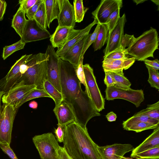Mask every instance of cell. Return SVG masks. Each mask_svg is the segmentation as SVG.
<instances>
[{
	"mask_svg": "<svg viewBox=\"0 0 159 159\" xmlns=\"http://www.w3.org/2000/svg\"><path fill=\"white\" fill-rule=\"evenodd\" d=\"M76 67L68 61L60 59L59 71L61 93L63 100L70 106L76 122L86 127L92 118L100 116L90 98L81 87L76 73Z\"/></svg>",
	"mask_w": 159,
	"mask_h": 159,
	"instance_id": "cell-1",
	"label": "cell"
},
{
	"mask_svg": "<svg viewBox=\"0 0 159 159\" xmlns=\"http://www.w3.org/2000/svg\"><path fill=\"white\" fill-rule=\"evenodd\" d=\"M63 147L72 159H102L98 145L90 136L86 127L76 121L66 126Z\"/></svg>",
	"mask_w": 159,
	"mask_h": 159,
	"instance_id": "cell-2",
	"label": "cell"
},
{
	"mask_svg": "<svg viewBox=\"0 0 159 159\" xmlns=\"http://www.w3.org/2000/svg\"><path fill=\"white\" fill-rule=\"evenodd\" d=\"M159 39L157 30L151 27L140 36L135 38L125 49L127 55L135 60L143 61L149 57L154 58L153 53L158 49Z\"/></svg>",
	"mask_w": 159,
	"mask_h": 159,
	"instance_id": "cell-3",
	"label": "cell"
},
{
	"mask_svg": "<svg viewBox=\"0 0 159 159\" xmlns=\"http://www.w3.org/2000/svg\"><path fill=\"white\" fill-rule=\"evenodd\" d=\"M46 55L39 53L32 55L26 61L27 69L21 77L20 82L24 84L34 85L37 88L43 89V83L47 80Z\"/></svg>",
	"mask_w": 159,
	"mask_h": 159,
	"instance_id": "cell-4",
	"label": "cell"
},
{
	"mask_svg": "<svg viewBox=\"0 0 159 159\" xmlns=\"http://www.w3.org/2000/svg\"><path fill=\"white\" fill-rule=\"evenodd\" d=\"M4 94L0 92V145H10L13 123L18 108L8 104L2 105V98Z\"/></svg>",
	"mask_w": 159,
	"mask_h": 159,
	"instance_id": "cell-5",
	"label": "cell"
},
{
	"mask_svg": "<svg viewBox=\"0 0 159 159\" xmlns=\"http://www.w3.org/2000/svg\"><path fill=\"white\" fill-rule=\"evenodd\" d=\"M32 140L41 159H59L61 146L52 133L35 135Z\"/></svg>",
	"mask_w": 159,
	"mask_h": 159,
	"instance_id": "cell-6",
	"label": "cell"
},
{
	"mask_svg": "<svg viewBox=\"0 0 159 159\" xmlns=\"http://www.w3.org/2000/svg\"><path fill=\"white\" fill-rule=\"evenodd\" d=\"M83 67L86 84L85 91L99 112L104 109L105 99L98 86L93 69L88 64L83 65Z\"/></svg>",
	"mask_w": 159,
	"mask_h": 159,
	"instance_id": "cell-7",
	"label": "cell"
},
{
	"mask_svg": "<svg viewBox=\"0 0 159 159\" xmlns=\"http://www.w3.org/2000/svg\"><path fill=\"white\" fill-rule=\"evenodd\" d=\"M105 92V98L107 100L123 99L133 103L136 107H139L144 99V94L142 89L134 90L130 88L125 89L113 86L107 87Z\"/></svg>",
	"mask_w": 159,
	"mask_h": 159,
	"instance_id": "cell-8",
	"label": "cell"
},
{
	"mask_svg": "<svg viewBox=\"0 0 159 159\" xmlns=\"http://www.w3.org/2000/svg\"><path fill=\"white\" fill-rule=\"evenodd\" d=\"M47 56V80L61 93L59 71L60 58L56 53L54 48L48 45L45 53Z\"/></svg>",
	"mask_w": 159,
	"mask_h": 159,
	"instance_id": "cell-9",
	"label": "cell"
},
{
	"mask_svg": "<svg viewBox=\"0 0 159 159\" xmlns=\"http://www.w3.org/2000/svg\"><path fill=\"white\" fill-rule=\"evenodd\" d=\"M36 88L37 87L35 85H26L21 81L2 95V102L3 103L8 104L19 108L22 101Z\"/></svg>",
	"mask_w": 159,
	"mask_h": 159,
	"instance_id": "cell-10",
	"label": "cell"
},
{
	"mask_svg": "<svg viewBox=\"0 0 159 159\" xmlns=\"http://www.w3.org/2000/svg\"><path fill=\"white\" fill-rule=\"evenodd\" d=\"M32 55L25 54L21 56L11 67L7 75L0 80V92H3L5 93L20 82L22 75L20 73V66Z\"/></svg>",
	"mask_w": 159,
	"mask_h": 159,
	"instance_id": "cell-11",
	"label": "cell"
},
{
	"mask_svg": "<svg viewBox=\"0 0 159 159\" xmlns=\"http://www.w3.org/2000/svg\"><path fill=\"white\" fill-rule=\"evenodd\" d=\"M126 22L125 13L120 17L115 26L108 34L107 45L103 50L104 56L120 48V43L124 34V27Z\"/></svg>",
	"mask_w": 159,
	"mask_h": 159,
	"instance_id": "cell-12",
	"label": "cell"
},
{
	"mask_svg": "<svg viewBox=\"0 0 159 159\" xmlns=\"http://www.w3.org/2000/svg\"><path fill=\"white\" fill-rule=\"evenodd\" d=\"M122 0H102L92 14L98 24H106L110 15L116 9L122 7Z\"/></svg>",
	"mask_w": 159,
	"mask_h": 159,
	"instance_id": "cell-13",
	"label": "cell"
},
{
	"mask_svg": "<svg viewBox=\"0 0 159 159\" xmlns=\"http://www.w3.org/2000/svg\"><path fill=\"white\" fill-rule=\"evenodd\" d=\"M130 144L115 143L99 146L98 150L102 159H121L124 155L134 149Z\"/></svg>",
	"mask_w": 159,
	"mask_h": 159,
	"instance_id": "cell-14",
	"label": "cell"
},
{
	"mask_svg": "<svg viewBox=\"0 0 159 159\" xmlns=\"http://www.w3.org/2000/svg\"><path fill=\"white\" fill-rule=\"evenodd\" d=\"M51 35L47 30L40 28L34 19H28L20 40L26 44L49 38Z\"/></svg>",
	"mask_w": 159,
	"mask_h": 159,
	"instance_id": "cell-15",
	"label": "cell"
},
{
	"mask_svg": "<svg viewBox=\"0 0 159 159\" xmlns=\"http://www.w3.org/2000/svg\"><path fill=\"white\" fill-rule=\"evenodd\" d=\"M59 14L57 19L58 26L74 28L75 25L73 6L68 0H59Z\"/></svg>",
	"mask_w": 159,
	"mask_h": 159,
	"instance_id": "cell-16",
	"label": "cell"
},
{
	"mask_svg": "<svg viewBox=\"0 0 159 159\" xmlns=\"http://www.w3.org/2000/svg\"><path fill=\"white\" fill-rule=\"evenodd\" d=\"M80 30H75L72 27H61L58 25L50 38L51 45L54 48H59L76 35Z\"/></svg>",
	"mask_w": 159,
	"mask_h": 159,
	"instance_id": "cell-17",
	"label": "cell"
},
{
	"mask_svg": "<svg viewBox=\"0 0 159 159\" xmlns=\"http://www.w3.org/2000/svg\"><path fill=\"white\" fill-rule=\"evenodd\" d=\"M91 34L85 36L80 40L71 47L61 58L77 68L79 65L83 47Z\"/></svg>",
	"mask_w": 159,
	"mask_h": 159,
	"instance_id": "cell-18",
	"label": "cell"
},
{
	"mask_svg": "<svg viewBox=\"0 0 159 159\" xmlns=\"http://www.w3.org/2000/svg\"><path fill=\"white\" fill-rule=\"evenodd\" d=\"M53 111L57 119L58 124L63 126L76 121L72 109L69 105L63 100Z\"/></svg>",
	"mask_w": 159,
	"mask_h": 159,
	"instance_id": "cell-19",
	"label": "cell"
},
{
	"mask_svg": "<svg viewBox=\"0 0 159 159\" xmlns=\"http://www.w3.org/2000/svg\"><path fill=\"white\" fill-rule=\"evenodd\" d=\"M135 59L126 57L120 59H104L102 66L104 71H117L126 70L134 63Z\"/></svg>",
	"mask_w": 159,
	"mask_h": 159,
	"instance_id": "cell-20",
	"label": "cell"
},
{
	"mask_svg": "<svg viewBox=\"0 0 159 159\" xmlns=\"http://www.w3.org/2000/svg\"><path fill=\"white\" fill-rule=\"evenodd\" d=\"M98 24L96 20L94 19L92 23L84 29L80 30V32L76 35L71 38L61 47L57 48L56 52L57 55L60 58H61L71 47L80 40L85 36L89 34L92 28L94 25Z\"/></svg>",
	"mask_w": 159,
	"mask_h": 159,
	"instance_id": "cell-21",
	"label": "cell"
},
{
	"mask_svg": "<svg viewBox=\"0 0 159 159\" xmlns=\"http://www.w3.org/2000/svg\"><path fill=\"white\" fill-rule=\"evenodd\" d=\"M159 146V127L154 129L152 133L142 143L132 151L130 157L134 158L137 154Z\"/></svg>",
	"mask_w": 159,
	"mask_h": 159,
	"instance_id": "cell-22",
	"label": "cell"
},
{
	"mask_svg": "<svg viewBox=\"0 0 159 159\" xmlns=\"http://www.w3.org/2000/svg\"><path fill=\"white\" fill-rule=\"evenodd\" d=\"M46 11L47 27L49 28L52 21L57 19L60 12L59 0H44Z\"/></svg>",
	"mask_w": 159,
	"mask_h": 159,
	"instance_id": "cell-23",
	"label": "cell"
},
{
	"mask_svg": "<svg viewBox=\"0 0 159 159\" xmlns=\"http://www.w3.org/2000/svg\"><path fill=\"white\" fill-rule=\"evenodd\" d=\"M25 12L20 6L12 20L11 27L20 38L22 37L28 20L25 18Z\"/></svg>",
	"mask_w": 159,
	"mask_h": 159,
	"instance_id": "cell-24",
	"label": "cell"
},
{
	"mask_svg": "<svg viewBox=\"0 0 159 159\" xmlns=\"http://www.w3.org/2000/svg\"><path fill=\"white\" fill-rule=\"evenodd\" d=\"M138 122H148L156 125H159V120L149 117L147 115L137 112L122 123L123 127L125 130L132 124Z\"/></svg>",
	"mask_w": 159,
	"mask_h": 159,
	"instance_id": "cell-25",
	"label": "cell"
},
{
	"mask_svg": "<svg viewBox=\"0 0 159 159\" xmlns=\"http://www.w3.org/2000/svg\"><path fill=\"white\" fill-rule=\"evenodd\" d=\"M43 89L54 101L55 107H57L63 100L61 93L49 81L46 80L43 83Z\"/></svg>",
	"mask_w": 159,
	"mask_h": 159,
	"instance_id": "cell-26",
	"label": "cell"
},
{
	"mask_svg": "<svg viewBox=\"0 0 159 159\" xmlns=\"http://www.w3.org/2000/svg\"><path fill=\"white\" fill-rule=\"evenodd\" d=\"M108 30L105 24H100L99 28L95 42L93 43L94 51L100 50L106 42Z\"/></svg>",
	"mask_w": 159,
	"mask_h": 159,
	"instance_id": "cell-27",
	"label": "cell"
},
{
	"mask_svg": "<svg viewBox=\"0 0 159 159\" xmlns=\"http://www.w3.org/2000/svg\"><path fill=\"white\" fill-rule=\"evenodd\" d=\"M115 83V87L122 89L130 88L131 83L124 75L123 70L110 71Z\"/></svg>",
	"mask_w": 159,
	"mask_h": 159,
	"instance_id": "cell-28",
	"label": "cell"
},
{
	"mask_svg": "<svg viewBox=\"0 0 159 159\" xmlns=\"http://www.w3.org/2000/svg\"><path fill=\"white\" fill-rule=\"evenodd\" d=\"M34 19L40 28L47 30V24L44 0L39 6L34 16Z\"/></svg>",
	"mask_w": 159,
	"mask_h": 159,
	"instance_id": "cell-29",
	"label": "cell"
},
{
	"mask_svg": "<svg viewBox=\"0 0 159 159\" xmlns=\"http://www.w3.org/2000/svg\"><path fill=\"white\" fill-rule=\"evenodd\" d=\"M73 4L75 22H80L89 8L84 7L82 0H74Z\"/></svg>",
	"mask_w": 159,
	"mask_h": 159,
	"instance_id": "cell-30",
	"label": "cell"
},
{
	"mask_svg": "<svg viewBox=\"0 0 159 159\" xmlns=\"http://www.w3.org/2000/svg\"><path fill=\"white\" fill-rule=\"evenodd\" d=\"M141 114L147 115L149 117L159 120V101L147 105V107L138 112Z\"/></svg>",
	"mask_w": 159,
	"mask_h": 159,
	"instance_id": "cell-31",
	"label": "cell"
},
{
	"mask_svg": "<svg viewBox=\"0 0 159 159\" xmlns=\"http://www.w3.org/2000/svg\"><path fill=\"white\" fill-rule=\"evenodd\" d=\"M158 127L159 125H156L148 122H138L132 124L125 130L138 133L146 130L154 129Z\"/></svg>",
	"mask_w": 159,
	"mask_h": 159,
	"instance_id": "cell-32",
	"label": "cell"
},
{
	"mask_svg": "<svg viewBox=\"0 0 159 159\" xmlns=\"http://www.w3.org/2000/svg\"><path fill=\"white\" fill-rule=\"evenodd\" d=\"M25 43L20 39L18 41L9 46H6L3 48L2 57L4 60L15 52L24 48Z\"/></svg>",
	"mask_w": 159,
	"mask_h": 159,
	"instance_id": "cell-33",
	"label": "cell"
},
{
	"mask_svg": "<svg viewBox=\"0 0 159 159\" xmlns=\"http://www.w3.org/2000/svg\"><path fill=\"white\" fill-rule=\"evenodd\" d=\"M134 158L136 159H159V146L139 153Z\"/></svg>",
	"mask_w": 159,
	"mask_h": 159,
	"instance_id": "cell-34",
	"label": "cell"
},
{
	"mask_svg": "<svg viewBox=\"0 0 159 159\" xmlns=\"http://www.w3.org/2000/svg\"><path fill=\"white\" fill-rule=\"evenodd\" d=\"M148 68L149 78L148 81L151 87L159 89V73L158 70H156L151 67L146 65Z\"/></svg>",
	"mask_w": 159,
	"mask_h": 159,
	"instance_id": "cell-35",
	"label": "cell"
},
{
	"mask_svg": "<svg viewBox=\"0 0 159 159\" xmlns=\"http://www.w3.org/2000/svg\"><path fill=\"white\" fill-rule=\"evenodd\" d=\"M121 7H119L114 11L109 16L106 24L109 33L115 26L120 18V11Z\"/></svg>",
	"mask_w": 159,
	"mask_h": 159,
	"instance_id": "cell-36",
	"label": "cell"
},
{
	"mask_svg": "<svg viewBox=\"0 0 159 159\" xmlns=\"http://www.w3.org/2000/svg\"><path fill=\"white\" fill-rule=\"evenodd\" d=\"M49 97L50 96L43 89L36 88L32 90L22 101L20 105V107L26 102L36 98L41 97Z\"/></svg>",
	"mask_w": 159,
	"mask_h": 159,
	"instance_id": "cell-37",
	"label": "cell"
},
{
	"mask_svg": "<svg viewBox=\"0 0 159 159\" xmlns=\"http://www.w3.org/2000/svg\"><path fill=\"white\" fill-rule=\"evenodd\" d=\"M125 50H122L120 48L111 52L103 57L104 59H120L128 57Z\"/></svg>",
	"mask_w": 159,
	"mask_h": 159,
	"instance_id": "cell-38",
	"label": "cell"
},
{
	"mask_svg": "<svg viewBox=\"0 0 159 159\" xmlns=\"http://www.w3.org/2000/svg\"><path fill=\"white\" fill-rule=\"evenodd\" d=\"M99 26L100 24H98L94 32L93 33L90 34L83 47L82 52V56H84L88 48L95 41L99 31Z\"/></svg>",
	"mask_w": 159,
	"mask_h": 159,
	"instance_id": "cell-39",
	"label": "cell"
},
{
	"mask_svg": "<svg viewBox=\"0 0 159 159\" xmlns=\"http://www.w3.org/2000/svg\"><path fill=\"white\" fill-rule=\"evenodd\" d=\"M135 38L133 35H130L127 34H124L122 37L120 43V48L124 50H125L134 41Z\"/></svg>",
	"mask_w": 159,
	"mask_h": 159,
	"instance_id": "cell-40",
	"label": "cell"
},
{
	"mask_svg": "<svg viewBox=\"0 0 159 159\" xmlns=\"http://www.w3.org/2000/svg\"><path fill=\"white\" fill-rule=\"evenodd\" d=\"M84 56H81L80 59L79 65L76 69V73L77 76L80 81L81 83L83 84L86 87L84 74L83 69V61Z\"/></svg>",
	"mask_w": 159,
	"mask_h": 159,
	"instance_id": "cell-41",
	"label": "cell"
},
{
	"mask_svg": "<svg viewBox=\"0 0 159 159\" xmlns=\"http://www.w3.org/2000/svg\"><path fill=\"white\" fill-rule=\"evenodd\" d=\"M43 0H37L36 3L25 12V15L28 20H34V16L39 7Z\"/></svg>",
	"mask_w": 159,
	"mask_h": 159,
	"instance_id": "cell-42",
	"label": "cell"
},
{
	"mask_svg": "<svg viewBox=\"0 0 159 159\" xmlns=\"http://www.w3.org/2000/svg\"><path fill=\"white\" fill-rule=\"evenodd\" d=\"M57 127L55 129L54 133L55 134L56 138L58 142L59 143L63 142L65 133V126H63L59 124H57Z\"/></svg>",
	"mask_w": 159,
	"mask_h": 159,
	"instance_id": "cell-43",
	"label": "cell"
},
{
	"mask_svg": "<svg viewBox=\"0 0 159 159\" xmlns=\"http://www.w3.org/2000/svg\"><path fill=\"white\" fill-rule=\"evenodd\" d=\"M37 0H20L19 4L22 9L26 12L36 2Z\"/></svg>",
	"mask_w": 159,
	"mask_h": 159,
	"instance_id": "cell-44",
	"label": "cell"
},
{
	"mask_svg": "<svg viewBox=\"0 0 159 159\" xmlns=\"http://www.w3.org/2000/svg\"><path fill=\"white\" fill-rule=\"evenodd\" d=\"M0 148L3 152L11 159H18L13 150L8 144L0 145Z\"/></svg>",
	"mask_w": 159,
	"mask_h": 159,
	"instance_id": "cell-45",
	"label": "cell"
},
{
	"mask_svg": "<svg viewBox=\"0 0 159 159\" xmlns=\"http://www.w3.org/2000/svg\"><path fill=\"white\" fill-rule=\"evenodd\" d=\"M105 77L104 81L107 87L115 86V83L113 78L110 71H105Z\"/></svg>",
	"mask_w": 159,
	"mask_h": 159,
	"instance_id": "cell-46",
	"label": "cell"
},
{
	"mask_svg": "<svg viewBox=\"0 0 159 159\" xmlns=\"http://www.w3.org/2000/svg\"><path fill=\"white\" fill-rule=\"evenodd\" d=\"M143 61L146 65L156 70H159V61L158 59L150 60L147 59Z\"/></svg>",
	"mask_w": 159,
	"mask_h": 159,
	"instance_id": "cell-47",
	"label": "cell"
},
{
	"mask_svg": "<svg viewBox=\"0 0 159 159\" xmlns=\"http://www.w3.org/2000/svg\"><path fill=\"white\" fill-rule=\"evenodd\" d=\"M7 6V3L5 0H0V21L3 19Z\"/></svg>",
	"mask_w": 159,
	"mask_h": 159,
	"instance_id": "cell-48",
	"label": "cell"
},
{
	"mask_svg": "<svg viewBox=\"0 0 159 159\" xmlns=\"http://www.w3.org/2000/svg\"><path fill=\"white\" fill-rule=\"evenodd\" d=\"M59 154V159H72L68 155L63 147H60Z\"/></svg>",
	"mask_w": 159,
	"mask_h": 159,
	"instance_id": "cell-49",
	"label": "cell"
},
{
	"mask_svg": "<svg viewBox=\"0 0 159 159\" xmlns=\"http://www.w3.org/2000/svg\"><path fill=\"white\" fill-rule=\"evenodd\" d=\"M106 117L108 121L112 122L116 121L117 116L113 112L111 111L107 114Z\"/></svg>",
	"mask_w": 159,
	"mask_h": 159,
	"instance_id": "cell-50",
	"label": "cell"
},
{
	"mask_svg": "<svg viewBox=\"0 0 159 159\" xmlns=\"http://www.w3.org/2000/svg\"><path fill=\"white\" fill-rule=\"evenodd\" d=\"M29 105L30 107L34 109H35L37 108L38 104L36 102L33 101L30 102L29 103Z\"/></svg>",
	"mask_w": 159,
	"mask_h": 159,
	"instance_id": "cell-51",
	"label": "cell"
},
{
	"mask_svg": "<svg viewBox=\"0 0 159 159\" xmlns=\"http://www.w3.org/2000/svg\"><path fill=\"white\" fill-rule=\"evenodd\" d=\"M146 0H133V1L134 2L136 3V5L142 3L146 1Z\"/></svg>",
	"mask_w": 159,
	"mask_h": 159,
	"instance_id": "cell-52",
	"label": "cell"
},
{
	"mask_svg": "<svg viewBox=\"0 0 159 159\" xmlns=\"http://www.w3.org/2000/svg\"><path fill=\"white\" fill-rule=\"evenodd\" d=\"M151 1H152L153 2L155 3L156 5L159 6V1L158 0H152Z\"/></svg>",
	"mask_w": 159,
	"mask_h": 159,
	"instance_id": "cell-53",
	"label": "cell"
},
{
	"mask_svg": "<svg viewBox=\"0 0 159 159\" xmlns=\"http://www.w3.org/2000/svg\"><path fill=\"white\" fill-rule=\"evenodd\" d=\"M121 159H133V158H131V157H123Z\"/></svg>",
	"mask_w": 159,
	"mask_h": 159,
	"instance_id": "cell-54",
	"label": "cell"
}]
</instances>
